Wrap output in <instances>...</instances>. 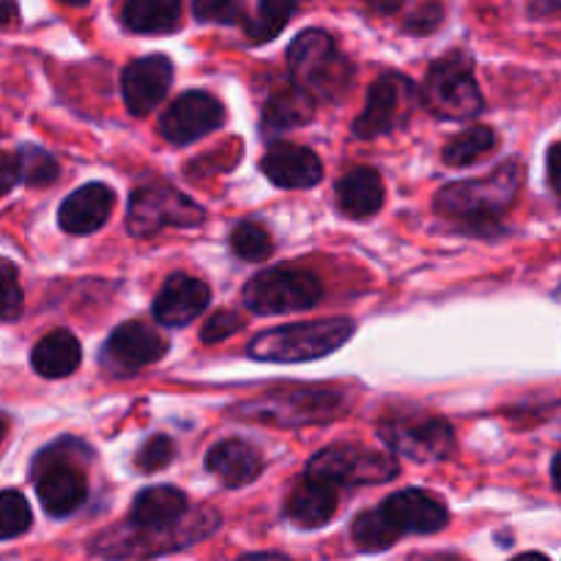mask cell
<instances>
[{"instance_id": "cell-1", "label": "cell", "mask_w": 561, "mask_h": 561, "mask_svg": "<svg viewBox=\"0 0 561 561\" xmlns=\"http://www.w3.org/2000/svg\"><path fill=\"white\" fill-rule=\"evenodd\" d=\"M288 66L294 88L310 96L312 104L337 102L354 80V69L340 55L334 38L318 27H310V31L296 36V42L288 49Z\"/></svg>"}, {"instance_id": "cell-2", "label": "cell", "mask_w": 561, "mask_h": 561, "mask_svg": "<svg viewBox=\"0 0 561 561\" xmlns=\"http://www.w3.org/2000/svg\"><path fill=\"white\" fill-rule=\"evenodd\" d=\"M524 181V170L518 162H504L493 173L480 181H460V184L444 186L436 197V211L455 222L496 225L504 208L513 206L515 195Z\"/></svg>"}, {"instance_id": "cell-3", "label": "cell", "mask_w": 561, "mask_h": 561, "mask_svg": "<svg viewBox=\"0 0 561 561\" xmlns=\"http://www.w3.org/2000/svg\"><path fill=\"white\" fill-rule=\"evenodd\" d=\"M351 334H354V323L345 318L294 323V327L268 329L257 334L250 343V356L257 362H279V365L312 362L343 348Z\"/></svg>"}, {"instance_id": "cell-4", "label": "cell", "mask_w": 561, "mask_h": 561, "mask_svg": "<svg viewBox=\"0 0 561 561\" xmlns=\"http://www.w3.org/2000/svg\"><path fill=\"white\" fill-rule=\"evenodd\" d=\"M348 409L343 392L334 389H277L266 398L250 400L236 405L233 414L239 420L268 422L279 427L312 425V422H329Z\"/></svg>"}, {"instance_id": "cell-5", "label": "cell", "mask_w": 561, "mask_h": 561, "mask_svg": "<svg viewBox=\"0 0 561 561\" xmlns=\"http://www.w3.org/2000/svg\"><path fill=\"white\" fill-rule=\"evenodd\" d=\"M80 453H88L82 444L60 442L44 449L36 463H33L38 502H42L44 513L53 515V518H66L85 502V477L75 466Z\"/></svg>"}, {"instance_id": "cell-6", "label": "cell", "mask_w": 561, "mask_h": 561, "mask_svg": "<svg viewBox=\"0 0 561 561\" xmlns=\"http://www.w3.org/2000/svg\"><path fill=\"white\" fill-rule=\"evenodd\" d=\"M420 102L442 121H469L482 113V93L477 88L469 60L444 58L431 66L422 85Z\"/></svg>"}, {"instance_id": "cell-7", "label": "cell", "mask_w": 561, "mask_h": 561, "mask_svg": "<svg viewBox=\"0 0 561 561\" xmlns=\"http://www.w3.org/2000/svg\"><path fill=\"white\" fill-rule=\"evenodd\" d=\"M398 474V463L392 455L373 453V449L354 447V444H337L316 458L307 466V477L318 482H327L334 491L348 485H378Z\"/></svg>"}, {"instance_id": "cell-8", "label": "cell", "mask_w": 561, "mask_h": 561, "mask_svg": "<svg viewBox=\"0 0 561 561\" xmlns=\"http://www.w3.org/2000/svg\"><path fill=\"white\" fill-rule=\"evenodd\" d=\"M416 104H420V91L409 77L394 75V71L381 75L367 91L365 110L354 121V135L362 140L392 135L409 124Z\"/></svg>"}, {"instance_id": "cell-9", "label": "cell", "mask_w": 561, "mask_h": 561, "mask_svg": "<svg viewBox=\"0 0 561 561\" xmlns=\"http://www.w3.org/2000/svg\"><path fill=\"white\" fill-rule=\"evenodd\" d=\"M323 285L310 272L296 268H272L252 277L244 288V307L257 316L310 310L321 301Z\"/></svg>"}, {"instance_id": "cell-10", "label": "cell", "mask_w": 561, "mask_h": 561, "mask_svg": "<svg viewBox=\"0 0 561 561\" xmlns=\"http://www.w3.org/2000/svg\"><path fill=\"white\" fill-rule=\"evenodd\" d=\"M131 236H153L162 228H190L203 222V208L168 184H148L129 197Z\"/></svg>"}, {"instance_id": "cell-11", "label": "cell", "mask_w": 561, "mask_h": 561, "mask_svg": "<svg viewBox=\"0 0 561 561\" xmlns=\"http://www.w3.org/2000/svg\"><path fill=\"white\" fill-rule=\"evenodd\" d=\"M381 438L394 455L414 463H436L453 455L455 433L438 416H400L381 425Z\"/></svg>"}, {"instance_id": "cell-12", "label": "cell", "mask_w": 561, "mask_h": 561, "mask_svg": "<svg viewBox=\"0 0 561 561\" xmlns=\"http://www.w3.org/2000/svg\"><path fill=\"white\" fill-rule=\"evenodd\" d=\"M225 124V107L206 91H190L175 99L162 115V137L173 146H190Z\"/></svg>"}, {"instance_id": "cell-13", "label": "cell", "mask_w": 561, "mask_h": 561, "mask_svg": "<svg viewBox=\"0 0 561 561\" xmlns=\"http://www.w3.org/2000/svg\"><path fill=\"white\" fill-rule=\"evenodd\" d=\"M168 354V340L157 329L140 321H129L110 334L104 345V367L113 373H135L140 367L153 365Z\"/></svg>"}, {"instance_id": "cell-14", "label": "cell", "mask_w": 561, "mask_h": 561, "mask_svg": "<svg viewBox=\"0 0 561 561\" xmlns=\"http://www.w3.org/2000/svg\"><path fill=\"white\" fill-rule=\"evenodd\" d=\"M173 82V64L164 55H148L135 60L121 75V93L131 115H148L162 104Z\"/></svg>"}, {"instance_id": "cell-15", "label": "cell", "mask_w": 561, "mask_h": 561, "mask_svg": "<svg viewBox=\"0 0 561 561\" xmlns=\"http://www.w3.org/2000/svg\"><path fill=\"white\" fill-rule=\"evenodd\" d=\"M381 513L400 535H433L447 526L449 513L425 491H400L381 504Z\"/></svg>"}, {"instance_id": "cell-16", "label": "cell", "mask_w": 561, "mask_h": 561, "mask_svg": "<svg viewBox=\"0 0 561 561\" xmlns=\"http://www.w3.org/2000/svg\"><path fill=\"white\" fill-rule=\"evenodd\" d=\"M261 170L274 186L283 190H310L323 179V164L310 148L296 142H277L261 159Z\"/></svg>"}, {"instance_id": "cell-17", "label": "cell", "mask_w": 561, "mask_h": 561, "mask_svg": "<svg viewBox=\"0 0 561 561\" xmlns=\"http://www.w3.org/2000/svg\"><path fill=\"white\" fill-rule=\"evenodd\" d=\"M208 301H211V290L206 283L190 274H173L153 299V318L170 329L186 327L206 310Z\"/></svg>"}, {"instance_id": "cell-18", "label": "cell", "mask_w": 561, "mask_h": 561, "mask_svg": "<svg viewBox=\"0 0 561 561\" xmlns=\"http://www.w3.org/2000/svg\"><path fill=\"white\" fill-rule=\"evenodd\" d=\"M115 195L104 184H85L71 192L58 211V222L66 233L88 236L96 233L113 214Z\"/></svg>"}, {"instance_id": "cell-19", "label": "cell", "mask_w": 561, "mask_h": 561, "mask_svg": "<svg viewBox=\"0 0 561 561\" xmlns=\"http://www.w3.org/2000/svg\"><path fill=\"white\" fill-rule=\"evenodd\" d=\"M206 469L217 474L228 488H244L255 482L263 471V460L255 447L239 438H228L211 447L206 455Z\"/></svg>"}, {"instance_id": "cell-20", "label": "cell", "mask_w": 561, "mask_h": 561, "mask_svg": "<svg viewBox=\"0 0 561 561\" xmlns=\"http://www.w3.org/2000/svg\"><path fill=\"white\" fill-rule=\"evenodd\" d=\"M285 510H288V518L296 526H301V529H318V526L329 524L334 518V513H337V491L332 485H327V482L305 477V480H299L294 485Z\"/></svg>"}, {"instance_id": "cell-21", "label": "cell", "mask_w": 561, "mask_h": 561, "mask_svg": "<svg viewBox=\"0 0 561 561\" xmlns=\"http://www.w3.org/2000/svg\"><path fill=\"white\" fill-rule=\"evenodd\" d=\"M337 206L345 217L367 219L381 211L383 181L373 168H354L337 181Z\"/></svg>"}, {"instance_id": "cell-22", "label": "cell", "mask_w": 561, "mask_h": 561, "mask_svg": "<svg viewBox=\"0 0 561 561\" xmlns=\"http://www.w3.org/2000/svg\"><path fill=\"white\" fill-rule=\"evenodd\" d=\"M80 340L69 329H55L33 345L31 365L42 378H66L80 367Z\"/></svg>"}, {"instance_id": "cell-23", "label": "cell", "mask_w": 561, "mask_h": 561, "mask_svg": "<svg viewBox=\"0 0 561 561\" xmlns=\"http://www.w3.org/2000/svg\"><path fill=\"white\" fill-rule=\"evenodd\" d=\"M124 25L135 33H168L175 31L181 16V3L175 0H131L121 11Z\"/></svg>"}, {"instance_id": "cell-24", "label": "cell", "mask_w": 561, "mask_h": 561, "mask_svg": "<svg viewBox=\"0 0 561 561\" xmlns=\"http://www.w3.org/2000/svg\"><path fill=\"white\" fill-rule=\"evenodd\" d=\"M312 99L305 96L299 88H283L274 91L272 99L263 107V129L266 131H283L294 129V126L307 124L312 118Z\"/></svg>"}, {"instance_id": "cell-25", "label": "cell", "mask_w": 561, "mask_h": 561, "mask_svg": "<svg viewBox=\"0 0 561 561\" xmlns=\"http://www.w3.org/2000/svg\"><path fill=\"white\" fill-rule=\"evenodd\" d=\"M294 11L296 3H266V0H261V3L250 5V9L244 5L241 20H244L247 38L255 44L272 42L277 33H283V27L288 25Z\"/></svg>"}, {"instance_id": "cell-26", "label": "cell", "mask_w": 561, "mask_h": 561, "mask_svg": "<svg viewBox=\"0 0 561 561\" xmlns=\"http://www.w3.org/2000/svg\"><path fill=\"white\" fill-rule=\"evenodd\" d=\"M493 146H496L493 129H488V126H471V129L453 137V140L444 146V162H447L449 168H466V164H474L477 159L485 157Z\"/></svg>"}, {"instance_id": "cell-27", "label": "cell", "mask_w": 561, "mask_h": 561, "mask_svg": "<svg viewBox=\"0 0 561 561\" xmlns=\"http://www.w3.org/2000/svg\"><path fill=\"white\" fill-rule=\"evenodd\" d=\"M351 535H354V542L362 548V551H387L394 542L400 540V531L389 524L387 515L381 510H370V513H362L359 518L351 526Z\"/></svg>"}, {"instance_id": "cell-28", "label": "cell", "mask_w": 561, "mask_h": 561, "mask_svg": "<svg viewBox=\"0 0 561 561\" xmlns=\"http://www.w3.org/2000/svg\"><path fill=\"white\" fill-rule=\"evenodd\" d=\"M14 159H16V173H20V181H25L27 186H49L58 181V173H60L58 162H55L44 148L22 146Z\"/></svg>"}, {"instance_id": "cell-29", "label": "cell", "mask_w": 561, "mask_h": 561, "mask_svg": "<svg viewBox=\"0 0 561 561\" xmlns=\"http://www.w3.org/2000/svg\"><path fill=\"white\" fill-rule=\"evenodd\" d=\"M230 247H233L241 261H266L272 255V236L263 225L247 219V222L236 225V230L230 233Z\"/></svg>"}, {"instance_id": "cell-30", "label": "cell", "mask_w": 561, "mask_h": 561, "mask_svg": "<svg viewBox=\"0 0 561 561\" xmlns=\"http://www.w3.org/2000/svg\"><path fill=\"white\" fill-rule=\"evenodd\" d=\"M31 524V504L14 491L0 493V540H14V537L25 535Z\"/></svg>"}, {"instance_id": "cell-31", "label": "cell", "mask_w": 561, "mask_h": 561, "mask_svg": "<svg viewBox=\"0 0 561 561\" xmlns=\"http://www.w3.org/2000/svg\"><path fill=\"white\" fill-rule=\"evenodd\" d=\"M22 312V285L14 263L0 261V321H14Z\"/></svg>"}, {"instance_id": "cell-32", "label": "cell", "mask_w": 561, "mask_h": 561, "mask_svg": "<svg viewBox=\"0 0 561 561\" xmlns=\"http://www.w3.org/2000/svg\"><path fill=\"white\" fill-rule=\"evenodd\" d=\"M173 455H175L173 438L153 436V438H148L140 449H137L135 466L140 471H146V474H153V471L164 469V466L173 460Z\"/></svg>"}, {"instance_id": "cell-33", "label": "cell", "mask_w": 561, "mask_h": 561, "mask_svg": "<svg viewBox=\"0 0 561 561\" xmlns=\"http://www.w3.org/2000/svg\"><path fill=\"white\" fill-rule=\"evenodd\" d=\"M192 11L203 22H233L239 20L244 5L233 3V0H197Z\"/></svg>"}, {"instance_id": "cell-34", "label": "cell", "mask_w": 561, "mask_h": 561, "mask_svg": "<svg viewBox=\"0 0 561 561\" xmlns=\"http://www.w3.org/2000/svg\"><path fill=\"white\" fill-rule=\"evenodd\" d=\"M241 329V318L233 316V312H214L211 321L203 327V343H222V340H228L230 334L239 332Z\"/></svg>"}, {"instance_id": "cell-35", "label": "cell", "mask_w": 561, "mask_h": 561, "mask_svg": "<svg viewBox=\"0 0 561 561\" xmlns=\"http://www.w3.org/2000/svg\"><path fill=\"white\" fill-rule=\"evenodd\" d=\"M438 20H442V5L425 3V5H416L414 14H409L405 27H409L411 33H427L438 25Z\"/></svg>"}, {"instance_id": "cell-36", "label": "cell", "mask_w": 561, "mask_h": 561, "mask_svg": "<svg viewBox=\"0 0 561 561\" xmlns=\"http://www.w3.org/2000/svg\"><path fill=\"white\" fill-rule=\"evenodd\" d=\"M20 181V173H16V159L11 153L0 151V197L5 192L14 190V184Z\"/></svg>"}, {"instance_id": "cell-37", "label": "cell", "mask_w": 561, "mask_h": 561, "mask_svg": "<svg viewBox=\"0 0 561 561\" xmlns=\"http://www.w3.org/2000/svg\"><path fill=\"white\" fill-rule=\"evenodd\" d=\"M557 146H551V151H548V184H551V190H557Z\"/></svg>"}, {"instance_id": "cell-38", "label": "cell", "mask_w": 561, "mask_h": 561, "mask_svg": "<svg viewBox=\"0 0 561 561\" xmlns=\"http://www.w3.org/2000/svg\"><path fill=\"white\" fill-rule=\"evenodd\" d=\"M239 561H290V559L283 557V553H247V557H241Z\"/></svg>"}, {"instance_id": "cell-39", "label": "cell", "mask_w": 561, "mask_h": 561, "mask_svg": "<svg viewBox=\"0 0 561 561\" xmlns=\"http://www.w3.org/2000/svg\"><path fill=\"white\" fill-rule=\"evenodd\" d=\"M11 16H16V5L14 3H0V25L11 22Z\"/></svg>"}, {"instance_id": "cell-40", "label": "cell", "mask_w": 561, "mask_h": 561, "mask_svg": "<svg viewBox=\"0 0 561 561\" xmlns=\"http://www.w3.org/2000/svg\"><path fill=\"white\" fill-rule=\"evenodd\" d=\"M551 480H553V488H559V455H553L551 460Z\"/></svg>"}, {"instance_id": "cell-41", "label": "cell", "mask_w": 561, "mask_h": 561, "mask_svg": "<svg viewBox=\"0 0 561 561\" xmlns=\"http://www.w3.org/2000/svg\"><path fill=\"white\" fill-rule=\"evenodd\" d=\"M513 561H551L548 557H542V553H524V557L513 559Z\"/></svg>"}, {"instance_id": "cell-42", "label": "cell", "mask_w": 561, "mask_h": 561, "mask_svg": "<svg viewBox=\"0 0 561 561\" xmlns=\"http://www.w3.org/2000/svg\"><path fill=\"white\" fill-rule=\"evenodd\" d=\"M3 436H5V420L0 416V442H3Z\"/></svg>"}]
</instances>
